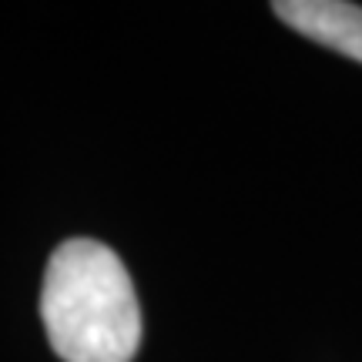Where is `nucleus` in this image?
Returning a JSON list of instances; mask_svg holds the SVG:
<instances>
[{"instance_id": "nucleus-2", "label": "nucleus", "mask_w": 362, "mask_h": 362, "mask_svg": "<svg viewBox=\"0 0 362 362\" xmlns=\"http://www.w3.org/2000/svg\"><path fill=\"white\" fill-rule=\"evenodd\" d=\"M275 17L309 40L362 61V7L346 0H279Z\"/></svg>"}, {"instance_id": "nucleus-1", "label": "nucleus", "mask_w": 362, "mask_h": 362, "mask_svg": "<svg viewBox=\"0 0 362 362\" xmlns=\"http://www.w3.org/2000/svg\"><path fill=\"white\" fill-rule=\"evenodd\" d=\"M40 319L64 362H131L141 346V309L124 262L94 238L54 248Z\"/></svg>"}]
</instances>
